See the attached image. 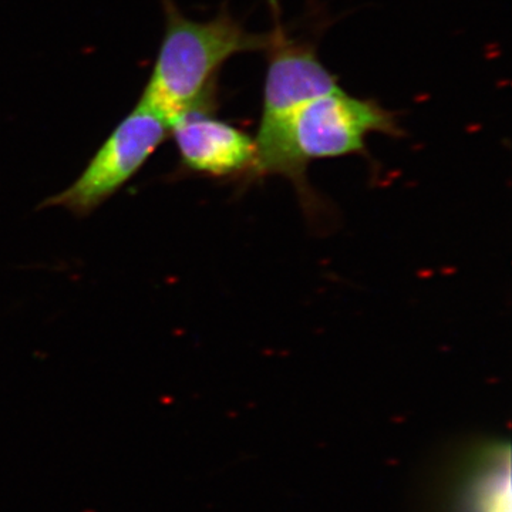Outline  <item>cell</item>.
I'll return each mask as SVG.
<instances>
[{"label": "cell", "instance_id": "2", "mask_svg": "<svg viewBox=\"0 0 512 512\" xmlns=\"http://www.w3.org/2000/svg\"><path fill=\"white\" fill-rule=\"evenodd\" d=\"M403 136L397 114L376 100L359 99L345 90L303 104L288 116L259 124L255 161L248 178L284 175L311 201L306 170L312 161L366 153L370 134Z\"/></svg>", "mask_w": 512, "mask_h": 512}, {"label": "cell", "instance_id": "3", "mask_svg": "<svg viewBox=\"0 0 512 512\" xmlns=\"http://www.w3.org/2000/svg\"><path fill=\"white\" fill-rule=\"evenodd\" d=\"M168 136L170 127L137 104L117 124L80 177L69 188L50 197L45 207L66 208L76 217H87L117 194Z\"/></svg>", "mask_w": 512, "mask_h": 512}, {"label": "cell", "instance_id": "6", "mask_svg": "<svg viewBox=\"0 0 512 512\" xmlns=\"http://www.w3.org/2000/svg\"><path fill=\"white\" fill-rule=\"evenodd\" d=\"M451 485L448 512H511L510 446L478 448Z\"/></svg>", "mask_w": 512, "mask_h": 512}, {"label": "cell", "instance_id": "1", "mask_svg": "<svg viewBox=\"0 0 512 512\" xmlns=\"http://www.w3.org/2000/svg\"><path fill=\"white\" fill-rule=\"evenodd\" d=\"M163 9V39L138 104L171 127L192 111H215L222 66L241 53L265 52L269 32H248L227 9L205 22L188 19L174 0H163Z\"/></svg>", "mask_w": 512, "mask_h": 512}, {"label": "cell", "instance_id": "5", "mask_svg": "<svg viewBox=\"0 0 512 512\" xmlns=\"http://www.w3.org/2000/svg\"><path fill=\"white\" fill-rule=\"evenodd\" d=\"M183 170L207 177L249 174L255 161V138L218 119L214 111H192L170 127Z\"/></svg>", "mask_w": 512, "mask_h": 512}, {"label": "cell", "instance_id": "4", "mask_svg": "<svg viewBox=\"0 0 512 512\" xmlns=\"http://www.w3.org/2000/svg\"><path fill=\"white\" fill-rule=\"evenodd\" d=\"M275 25L266 47L268 67L262 96L261 123L288 116L309 101L339 89L338 79L319 59L316 46L289 36L279 19L278 0H269Z\"/></svg>", "mask_w": 512, "mask_h": 512}]
</instances>
